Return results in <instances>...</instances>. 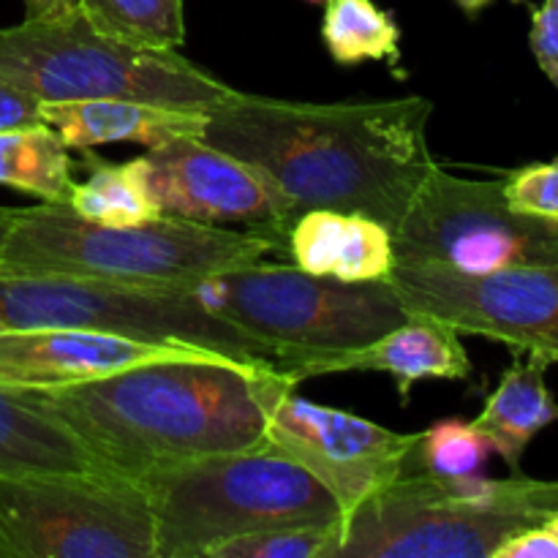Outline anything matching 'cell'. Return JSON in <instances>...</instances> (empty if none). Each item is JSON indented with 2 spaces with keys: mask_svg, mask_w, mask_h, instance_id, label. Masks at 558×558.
<instances>
[{
  "mask_svg": "<svg viewBox=\"0 0 558 558\" xmlns=\"http://www.w3.org/2000/svg\"><path fill=\"white\" fill-rule=\"evenodd\" d=\"M434 101H287L234 90L207 112L202 140L254 163L294 213H363L396 229L436 167L428 145Z\"/></svg>",
  "mask_w": 558,
  "mask_h": 558,
  "instance_id": "1",
  "label": "cell"
},
{
  "mask_svg": "<svg viewBox=\"0 0 558 558\" xmlns=\"http://www.w3.org/2000/svg\"><path fill=\"white\" fill-rule=\"evenodd\" d=\"M256 371L259 365L234 357L163 360L27 396L104 466L140 480L185 458L262 447L265 412L254 392Z\"/></svg>",
  "mask_w": 558,
  "mask_h": 558,
  "instance_id": "2",
  "label": "cell"
},
{
  "mask_svg": "<svg viewBox=\"0 0 558 558\" xmlns=\"http://www.w3.org/2000/svg\"><path fill=\"white\" fill-rule=\"evenodd\" d=\"M281 251L259 232H234L180 216L104 227L69 205L16 207L0 243V270L60 272L96 281L172 287L194 283Z\"/></svg>",
  "mask_w": 558,
  "mask_h": 558,
  "instance_id": "3",
  "label": "cell"
},
{
  "mask_svg": "<svg viewBox=\"0 0 558 558\" xmlns=\"http://www.w3.org/2000/svg\"><path fill=\"white\" fill-rule=\"evenodd\" d=\"M207 311L240 327L294 385L327 357L376 341L409 319L390 281L347 283L287 262H251L185 283Z\"/></svg>",
  "mask_w": 558,
  "mask_h": 558,
  "instance_id": "4",
  "label": "cell"
},
{
  "mask_svg": "<svg viewBox=\"0 0 558 558\" xmlns=\"http://www.w3.org/2000/svg\"><path fill=\"white\" fill-rule=\"evenodd\" d=\"M156 558H207L213 548L278 526L341 521L336 496L300 463L265 450L210 452L140 477Z\"/></svg>",
  "mask_w": 558,
  "mask_h": 558,
  "instance_id": "5",
  "label": "cell"
},
{
  "mask_svg": "<svg viewBox=\"0 0 558 558\" xmlns=\"http://www.w3.org/2000/svg\"><path fill=\"white\" fill-rule=\"evenodd\" d=\"M558 512V483L403 472L338 521L336 558H494L518 529Z\"/></svg>",
  "mask_w": 558,
  "mask_h": 558,
  "instance_id": "6",
  "label": "cell"
},
{
  "mask_svg": "<svg viewBox=\"0 0 558 558\" xmlns=\"http://www.w3.org/2000/svg\"><path fill=\"white\" fill-rule=\"evenodd\" d=\"M0 80L38 101L131 98L213 112L234 93L178 49H147L107 36L82 16L0 27Z\"/></svg>",
  "mask_w": 558,
  "mask_h": 558,
  "instance_id": "7",
  "label": "cell"
},
{
  "mask_svg": "<svg viewBox=\"0 0 558 558\" xmlns=\"http://www.w3.org/2000/svg\"><path fill=\"white\" fill-rule=\"evenodd\" d=\"M52 327L183 341L259 368H276L254 338L207 311L185 283L136 287L60 272L0 270V332Z\"/></svg>",
  "mask_w": 558,
  "mask_h": 558,
  "instance_id": "8",
  "label": "cell"
},
{
  "mask_svg": "<svg viewBox=\"0 0 558 558\" xmlns=\"http://www.w3.org/2000/svg\"><path fill=\"white\" fill-rule=\"evenodd\" d=\"M0 558H156L140 480L114 469L0 472Z\"/></svg>",
  "mask_w": 558,
  "mask_h": 558,
  "instance_id": "9",
  "label": "cell"
},
{
  "mask_svg": "<svg viewBox=\"0 0 558 558\" xmlns=\"http://www.w3.org/2000/svg\"><path fill=\"white\" fill-rule=\"evenodd\" d=\"M398 262L496 272L558 267V221L507 205L501 180H469L436 163L392 229Z\"/></svg>",
  "mask_w": 558,
  "mask_h": 558,
  "instance_id": "10",
  "label": "cell"
},
{
  "mask_svg": "<svg viewBox=\"0 0 558 558\" xmlns=\"http://www.w3.org/2000/svg\"><path fill=\"white\" fill-rule=\"evenodd\" d=\"M254 392L265 412L262 447L314 474L336 496L341 518L412 469L420 434H398L374 420L308 401L276 368L256 371Z\"/></svg>",
  "mask_w": 558,
  "mask_h": 558,
  "instance_id": "11",
  "label": "cell"
},
{
  "mask_svg": "<svg viewBox=\"0 0 558 558\" xmlns=\"http://www.w3.org/2000/svg\"><path fill=\"white\" fill-rule=\"evenodd\" d=\"M387 281L409 314L558 363V267L469 276L436 262H396Z\"/></svg>",
  "mask_w": 558,
  "mask_h": 558,
  "instance_id": "12",
  "label": "cell"
},
{
  "mask_svg": "<svg viewBox=\"0 0 558 558\" xmlns=\"http://www.w3.org/2000/svg\"><path fill=\"white\" fill-rule=\"evenodd\" d=\"M147 183L161 213L202 223H245L251 232L287 248L298 221L292 202L262 169L202 136H180L150 147Z\"/></svg>",
  "mask_w": 558,
  "mask_h": 558,
  "instance_id": "13",
  "label": "cell"
},
{
  "mask_svg": "<svg viewBox=\"0 0 558 558\" xmlns=\"http://www.w3.org/2000/svg\"><path fill=\"white\" fill-rule=\"evenodd\" d=\"M229 357L183 341H147L109 330L52 327L0 332V387L58 390L163 360Z\"/></svg>",
  "mask_w": 558,
  "mask_h": 558,
  "instance_id": "14",
  "label": "cell"
},
{
  "mask_svg": "<svg viewBox=\"0 0 558 558\" xmlns=\"http://www.w3.org/2000/svg\"><path fill=\"white\" fill-rule=\"evenodd\" d=\"M376 371L390 374L398 381L401 398L423 379H466L472 374V357L456 327L430 316H409L403 325L392 327L376 341L327 357L316 368V376Z\"/></svg>",
  "mask_w": 558,
  "mask_h": 558,
  "instance_id": "15",
  "label": "cell"
},
{
  "mask_svg": "<svg viewBox=\"0 0 558 558\" xmlns=\"http://www.w3.org/2000/svg\"><path fill=\"white\" fill-rule=\"evenodd\" d=\"M41 120L63 136L69 150L87 153L114 142H134L150 150L180 136H202L207 112H185L131 98H93L41 101Z\"/></svg>",
  "mask_w": 558,
  "mask_h": 558,
  "instance_id": "16",
  "label": "cell"
},
{
  "mask_svg": "<svg viewBox=\"0 0 558 558\" xmlns=\"http://www.w3.org/2000/svg\"><path fill=\"white\" fill-rule=\"evenodd\" d=\"M548 368L550 363L543 357L526 354V360H515L485 398L483 412L472 420L512 474H521L523 452L534 436L558 423V401L545 381Z\"/></svg>",
  "mask_w": 558,
  "mask_h": 558,
  "instance_id": "17",
  "label": "cell"
},
{
  "mask_svg": "<svg viewBox=\"0 0 558 558\" xmlns=\"http://www.w3.org/2000/svg\"><path fill=\"white\" fill-rule=\"evenodd\" d=\"M109 469L31 401L27 390L0 387V472H76Z\"/></svg>",
  "mask_w": 558,
  "mask_h": 558,
  "instance_id": "18",
  "label": "cell"
},
{
  "mask_svg": "<svg viewBox=\"0 0 558 558\" xmlns=\"http://www.w3.org/2000/svg\"><path fill=\"white\" fill-rule=\"evenodd\" d=\"M0 185L36 196L47 205H69L74 161L63 136L47 123L0 131Z\"/></svg>",
  "mask_w": 558,
  "mask_h": 558,
  "instance_id": "19",
  "label": "cell"
},
{
  "mask_svg": "<svg viewBox=\"0 0 558 558\" xmlns=\"http://www.w3.org/2000/svg\"><path fill=\"white\" fill-rule=\"evenodd\" d=\"M90 174L85 183H74L69 207L82 218L104 227H131L163 216L147 183L145 156L125 163H109L90 158Z\"/></svg>",
  "mask_w": 558,
  "mask_h": 558,
  "instance_id": "20",
  "label": "cell"
},
{
  "mask_svg": "<svg viewBox=\"0 0 558 558\" xmlns=\"http://www.w3.org/2000/svg\"><path fill=\"white\" fill-rule=\"evenodd\" d=\"M322 41L338 65L401 60V27L374 0H327Z\"/></svg>",
  "mask_w": 558,
  "mask_h": 558,
  "instance_id": "21",
  "label": "cell"
},
{
  "mask_svg": "<svg viewBox=\"0 0 558 558\" xmlns=\"http://www.w3.org/2000/svg\"><path fill=\"white\" fill-rule=\"evenodd\" d=\"M93 27L125 44L178 49L185 41L183 0H80Z\"/></svg>",
  "mask_w": 558,
  "mask_h": 558,
  "instance_id": "22",
  "label": "cell"
},
{
  "mask_svg": "<svg viewBox=\"0 0 558 558\" xmlns=\"http://www.w3.org/2000/svg\"><path fill=\"white\" fill-rule=\"evenodd\" d=\"M494 447L483 430L466 420L447 417L420 434L412 461H420L423 472L436 477H480L488 466Z\"/></svg>",
  "mask_w": 558,
  "mask_h": 558,
  "instance_id": "23",
  "label": "cell"
},
{
  "mask_svg": "<svg viewBox=\"0 0 558 558\" xmlns=\"http://www.w3.org/2000/svg\"><path fill=\"white\" fill-rule=\"evenodd\" d=\"M396 262L390 229L363 213H347L330 278L347 283L387 281Z\"/></svg>",
  "mask_w": 558,
  "mask_h": 558,
  "instance_id": "24",
  "label": "cell"
},
{
  "mask_svg": "<svg viewBox=\"0 0 558 558\" xmlns=\"http://www.w3.org/2000/svg\"><path fill=\"white\" fill-rule=\"evenodd\" d=\"M338 521L278 526L229 539L207 558H336Z\"/></svg>",
  "mask_w": 558,
  "mask_h": 558,
  "instance_id": "25",
  "label": "cell"
},
{
  "mask_svg": "<svg viewBox=\"0 0 558 558\" xmlns=\"http://www.w3.org/2000/svg\"><path fill=\"white\" fill-rule=\"evenodd\" d=\"M505 199L512 210L558 221V158L526 163L507 174Z\"/></svg>",
  "mask_w": 558,
  "mask_h": 558,
  "instance_id": "26",
  "label": "cell"
},
{
  "mask_svg": "<svg viewBox=\"0 0 558 558\" xmlns=\"http://www.w3.org/2000/svg\"><path fill=\"white\" fill-rule=\"evenodd\" d=\"M532 52L537 58L539 69L545 71L550 82L558 90V16L550 9V3L545 0L543 5H537L532 14Z\"/></svg>",
  "mask_w": 558,
  "mask_h": 558,
  "instance_id": "27",
  "label": "cell"
},
{
  "mask_svg": "<svg viewBox=\"0 0 558 558\" xmlns=\"http://www.w3.org/2000/svg\"><path fill=\"white\" fill-rule=\"evenodd\" d=\"M494 558H558V543L543 523H534L510 534L496 548Z\"/></svg>",
  "mask_w": 558,
  "mask_h": 558,
  "instance_id": "28",
  "label": "cell"
},
{
  "mask_svg": "<svg viewBox=\"0 0 558 558\" xmlns=\"http://www.w3.org/2000/svg\"><path fill=\"white\" fill-rule=\"evenodd\" d=\"M33 123H44L41 101L14 87L11 82L0 80V131L22 129V125Z\"/></svg>",
  "mask_w": 558,
  "mask_h": 558,
  "instance_id": "29",
  "label": "cell"
},
{
  "mask_svg": "<svg viewBox=\"0 0 558 558\" xmlns=\"http://www.w3.org/2000/svg\"><path fill=\"white\" fill-rule=\"evenodd\" d=\"M25 20H60L80 11V0H22Z\"/></svg>",
  "mask_w": 558,
  "mask_h": 558,
  "instance_id": "30",
  "label": "cell"
},
{
  "mask_svg": "<svg viewBox=\"0 0 558 558\" xmlns=\"http://www.w3.org/2000/svg\"><path fill=\"white\" fill-rule=\"evenodd\" d=\"M456 3H458V9H461L466 16H477L480 11L488 9L494 0H456ZM512 3L518 5V3H526V0H512Z\"/></svg>",
  "mask_w": 558,
  "mask_h": 558,
  "instance_id": "31",
  "label": "cell"
},
{
  "mask_svg": "<svg viewBox=\"0 0 558 558\" xmlns=\"http://www.w3.org/2000/svg\"><path fill=\"white\" fill-rule=\"evenodd\" d=\"M14 213L16 207H0V243H3L5 232H9L11 221H14Z\"/></svg>",
  "mask_w": 558,
  "mask_h": 558,
  "instance_id": "32",
  "label": "cell"
},
{
  "mask_svg": "<svg viewBox=\"0 0 558 558\" xmlns=\"http://www.w3.org/2000/svg\"><path fill=\"white\" fill-rule=\"evenodd\" d=\"M543 526L548 529L550 534H554V537H556V543H558V512H554V515H548V518H545V521H543Z\"/></svg>",
  "mask_w": 558,
  "mask_h": 558,
  "instance_id": "33",
  "label": "cell"
},
{
  "mask_svg": "<svg viewBox=\"0 0 558 558\" xmlns=\"http://www.w3.org/2000/svg\"><path fill=\"white\" fill-rule=\"evenodd\" d=\"M548 3H550V9H554L556 16H558V0H548Z\"/></svg>",
  "mask_w": 558,
  "mask_h": 558,
  "instance_id": "34",
  "label": "cell"
},
{
  "mask_svg": "<svg viewBox=\"0 0 558 558\" xmlns=\"http://www.w3.org/2000/svg\"><path fill=\"white\" fill-rule=\"evenodd\" d=\"M308 3H327V0H308Z\"/></svg>",
  "mask_w": 558,
  "mask_h": 558,
  "instance_id": "35",
  "label": "cell"
}]
</instances>
